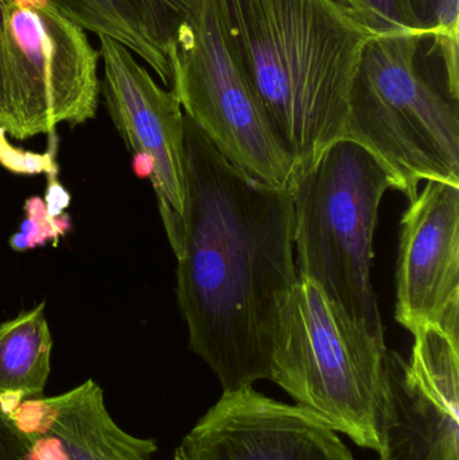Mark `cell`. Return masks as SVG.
<instances>
[{"mask_svg":"<svg viewBox=\"0 0 459 460\" xmlns=\"http://www.w3.org/2000/svg\"><path fill=\"white\" fill-rule=\"evenodd\" d=\"M51 351L46 302L0 323V410L5 415L27 400L45 397Z\"/></svg>","mask_w":459,"mask_h":460,"instance_id":"13","label":"cell"},{"mask_svg":"<svg viewBox=\"0 0 459 460\" xmlns=\"http://www.w3.org/2000/svg\"><path fill=\"white\" fill-rule=\"evenodd\" d=\"M143 31L166 57L174 46L181 27L193 15L202 0H132Z\"/></svg>","mask_w":459,"mask_h":460,"instance_id":"15","label":"cell"},{"mask_svg":"<svg viewBox=\"0 0 459 460\" xmlns=\"http://www.w3.org/2000/svg\"><path fill=\"white\" fill-rule=\"evenodd\" d=\"M401 2L418 32L458 38L459 0H401Z\"/></svg>","mask_w":459,"mask_h":460,"instance_id":"17","label":"cell"},{"mask_svg":"<svg viewBox=\"0 0 459 460\" xmlns=\"http://www.w3.org/2000/svg\"><path fill=\"white\" fill-rule=\"evenodd\" d=\"M360 3L366 13V26L375 34L418 32L401 0H360Z\"/></svg>","mask_w":459,"mask_h":460,"instance_id":"19","label":"cell"},{"mask_svg":"<svg viewBox=\"0 0 459 460\" xmlns=\"http://www.w3.org/2000/svg\"><path fill=\"white\" fill-rule=\"evenodd\" d=\"M13 2V0H0V4H4V3Z\"/></svg>","mask_w":459,"mask_h":460,"instance_id":"24","label":"cell"},{"mask_svg":"<svg viewBox=\"0 0 459 460\" xmlns=\"http://www.w3.org/2000/svg\"><path fill=\"white\" fill-rule=\"evenodd\" d=\"M85 31L112 38L153 67L164 86H172L166 57L146 37L132 0H53Z\"/></svg>","mask_w":459,"mask_h":460,"instance_id":"14","label":"cell"},{"mask_svg":"<svg viewBox=\"0 0 459 460\" xmlns=\"http://www.w3.org/2000/svg\"><path fill=\"white\" fill-rule=\"evenodd\" d=\"M30 440L13 426L10 416L0 410V460H26Z\"/></svg>","mask_w":459,"mask_h":460,"instance_id":"20","label":"cell"},{"mask_svg":"<svg viewBox=\"0 0 459 460\" xmlns=\"http://www.w3.org/2000/svg\"><path fill=\"white\" fill-rule=\"evenodd\" d=\"M458 38L376 34L353 78L347 137L411 202L428 181L459 185Z\"/></svg>","mask_w":459,"mask_h":460,"instance_id":"3","label":"cell"},{"mask_svg":"<svg viewBox=\"0 0 459 460\" xmlns=\"http://www.w3.org/2000/svg\"><path fill=\"white\" fill-rule=\"evenodd\" d=\"M221 35L272 128L312 166L347 137L353 78L374 31L334 0H212Z\"/></svg>","mask_w":459,"mask_h":460,"instance_id":"2","label":"cell"},{"mask_svg":"<svg viewBox=\"0 0 459 460\" xmlns=\"http://www.w3.org/2000/svg\"><path fill=\"white\" fill-rule=\"evenodd\" d=\"M459 305V185L428 181L399 235L395 318L414 332Z\"/></svg>","mask_w":459,"mask_h":460,"instance_id":"11","label":"cell"},{"mask_svg":"<svg viewBox=\"0 0 459 460\" xmlns=\"http://www.w3.org/2000/svg\"><path fill=\"white\" fill-rule=\"evenodd\" d=\"M169 64L183 113L218 153L250 177L287 189L296 161L229 54L212 0L181 27Z\"/></svg>","mask_w":459,"mask_h":460,"instance_id":"7","label":"cell"},{"mask_svg":"<svg viewBox=\"0 0 459 460\" xmlns=\"http://www.w3.org/2000/svg\"><path fill=\"white\" fill-rule=\"evenodd\" d=\"M26 460H70L64 442L57 435L45 434L30 440Z\"/></svg>","mask_w":459,"mask_h":460,"instance_id":"21","label":"cell"},{"mask_svg":"<svg viewBox=\"0 0 459 460\" xmlns=\"http://www.w3.org/2000/svg\"><path fill=\"white\" fill-rule=\"evenodd\" d=\"M49 178H50V182H49V190L45 199L46 208L51 216H59L62 215V210L69 205V194L57 181V174L49 175Z\"/></svg>","mask_w":459,"mask_h":460,"instance_id":"22","label":"cell"},{"mask_svg":"<svg viewBox=\"0 0 459 460\" xmlns=\"http://www.w3.org/2000/svg\"><path fill=\"white\" fill-rule=\"evenodd\" d=\"M390 189L379 162L350 139L334 142L312 166L296 172L287 188L299 276L382 341L372 264L380 204Z\"/></svg>","mask_w":459,"mask_h":460,"instance_id":"4","label":"cell"},{"mask_svg":"<svg viewBox=\"0 0 459 460\" xmlns=\"http://www.w3.org/2000/svg\"><path fill=\"white\" fill-rule=\"evenodd\" d=\"M174 460H355L315 413L248 386L224 392L175 450Z\"/></svg>","mask_w":459,"mask_h":460,"instance_id":"10","label":"cell"},{"mask_svg":"<svg viewBox=\"0 0 459 460\" xmlns=\"http://www.w3.org/2000/svg\"><path fill=\"white\" fill-rule=\"evenodd\" d=\"M56 145L51 143L43 154L22 150L10 145L4 129L0 128V166L19 175L57 174Z\"/></svg>","mask_w":459,"mask_h":460,"instance_id":"18","label":"cell"},{"mask_svg":"<svg viewBox=\"0 0 459 460\" xmlns=\"http://www.w3.org/2000/svg\"><path fill=\"white\" fill-rule=\"evenodd\" d=\"M100 51L53 0L0 4V128L16 140L96 116Z\"/></svg>","mask_w":459,"mask_h":460,"instance_id":"6","label":"cell"},{"mask_svg":"<svg viewBox=\"0 0 459 460\" xmlns=\"http://www.w3.org/2000/svg\"><path fill=\"white\" fill-rule=\"evenodd\" d=\"M8 416L29 440L57 435L70 460H153L158 450L155 440L134 437L116 423L104 391L91 378L58 396L27 400Z\"/></svg>","mask_w":459,"mask_h":460,"instance_id":"12","label":"cell"},{"mask_svg":"<svg viewBox=\"0 0 459 460\" xmlns=\"http://www.w3.org/2000/svg\"><path fill=\"white\" fill-rule=\"evenodd\" d=\"M186 224L177 299L191 351L224 392L271 380L280 308L299 279L293 201L226 161L185 115Z\"/></svg>","mask_w":459,"mask_h":460,"instance_id":"1","label":"cell"},{"mask_svg":"<svg viewBox=\"0 0 459 460\" xmlns=\"http://www.w3.org/2000/svg\"><path fill=\"white\" fill-rule=\"evenodd\" d=\"M411 334L409 362L385 354L380 460H459V307Z\"/></svg>","mask_w":459,"mask_h":460,"instance_id":"8","label":"cell"},{"mask_svg":"<svg viewBox=\"0 0 459 460\" xmlns=\"http://www.w3.org/2000/svg\"><path fill=\"white\" fill-rule=\"evenodd\" d=\"M104 77L100 94L116 131L134 153V172L148 177L175 257L186 224L185 113L172 89H163L126 46L100 35Z\"/></svg>","mask_w":459,"mask_h":460,"instance_id":"9","label":"cell"},{"mask_svg":"<svg viewBox=\"0 0 459 460\" xmlns=\"http://www.w3.org/2000/svg\"><path fill=\"white\" fill-rule=\"evenodd\" d=\"M385 354V341L299 276L280 308L269 381L334 431L377 453Z\"/></svg>","mask_w":459,"mask_h":460,"instance_id":"5","label":"cell"},{"mask_svg":"<svg viewBox=\"0 0 459 460\" xmlns=\"http://www.w3.org/2000/svg\"><path fill=\"white\" fill-rule=\"evenodd\" d=\"M26 220L22 223L21 232L11 237V248L15 251H29L45 245L48 241L54 243L70 229L67 215L51 216L46 208L45 199L31 197L24 204Z\"/></svg>","mask_w":459,"mask_h":460,"instance_id":"16","label":"cell"},{"mask_svg":"<svg viewBox=\"0 0 459 460\" xmlns=\"http://www.w3.org/2000/svg\"><path fill=\"white\" fill-rule=\"evenodd\" d=\"M334 2L339 3L341 7H344L345 10L349 11L355 18H357L358 21L363 22L366 26V13H364L363 5H361L360 0H334Z\"/></svg>","mask_w":459,"mask_h":460,"instance_id":"23","label":"cell"}]
</instances>
